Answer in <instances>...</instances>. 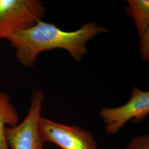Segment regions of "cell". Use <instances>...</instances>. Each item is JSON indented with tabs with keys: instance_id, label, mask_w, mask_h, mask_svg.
I'll return each mask as SVG.
<instances>
[{
	"instance_id": "obj_5",
	"label": "cell",
	"mask_w": 149,
	"mask_h": 149,
	"mask_svg": "<svg viewBox=\"0 0 149 149\" xmlns=\"http://www.w3.org/2000/svg\"><path fill=\"white\" fill-rule=\"evenodd\" d=\"M39 132L44 143H53L62 149H97L92 134L76 125L58 123L42 117Z\"/></svg>"
},
{
	"instance_id": "obj_1",
	"label": "cell",
	"mask_w": 149,
	"mask_h": 149,
	"mask_svg": "<svg viewBox=\"0 0 149 149\" xmlns=\"http://www.w3.org/2000/svg\"><path fill=\"white\" fill-rule=\"evenodd\" d=\"M108 32V28L94 22L84 24L76 31L66 32L39 19L33 26L17 32L8 40L16 50L17 60L23 66L32 68L40 54L55 49L66 50L74 60L81 61L87 53V43Z\"/></svg>"
},
{
	"instance_id": "obj_3",
	"label": "cell",
	"mask_w": 149,
	"mask_h": 149,
	"mask_svg": "<svg viewBox=\"0 0 149 149\" xmlns=\"http://www.w3.org/2000/svg\"><path fill=\"white\" fill-rule=\"evenodd\" d=\"M44 100L42 91L34 90L31 106L22 122L12 127H6L5 138L11 149H43L44 142L39 132V120Z\"/></svg>"
},
{
	"instance_id": "obj_7",
	"label": "cell",
	"mask_w": 149,
	"mask_h": 149,
	"mask_svg": "<svg viewBox=\"0 0 149 149\" xmlns=\"http://www.w3.org/2000/svg\"><path fill=\"white\" fill-rule=\"evenodd\" d=\"M19 116L15 107L10 102L8 96L0 93V149H8L5 138L6 125L10 127L18 124Z\"/></svg>"
},
{
	"instance_id": "obj_4",
	"label": "cell",
	"mask_w": 149,
	"mask_h": 149,
	"mask_svg": "<svg viewBox=\"0 0 149 149\" xmlns=\"http://www.w3.org/2000/svg\"><path fill=\"white\" fill-rule=\"evenodd\" d=\"M149 114V92L133 88L129 101L117 108H103L100 116L105 123V131L109 135L117 133L129 122H143Z\"/></svg>"
},
{
	"instance_id": "obj_6",
	"label": "cell",
	"mask_w": 149,
	"mask_h": 149,
	"mask_svg": "<svg viewBox=\"0 0 149 149\" xmlns=\"http://www.w3.org/2000/svg\"><path fill=\"white\" fill-rule=\"evenodd\" d=\"M127 11L133 18L139 38V45L143 60L149 61V1L128 0Z\"/></svg>"
},
{
	"instance_id": "obj_8",
	"label": "cell",
	"mask_w": 149,
	"mask_h": 149,
	"mask_svg": "<svg viewBox=\"0 0 149 149\" xmlns=\"http://www.w3.org/2000/svg\"><path fill=\"white\" fill-rule=\"evenodd\" d=\"M125 149H149V135H139L134 138Z\"/></svg>"
},
{
	"instance_id": "obj_2",
	"label": "cell",
	"mask_w": 149,
	"mask_h": 149,
	"mask_svg": "<svg viewBox=\"0 0 149 149\" xmlns=\"http://www.w3.org/2000/svg\"><path fill=\"white\" fill-rule=\"evenodd\" d=\"M45 11L38 0H0V39L33 26Z\"/></svg>"
}]
</instances>
